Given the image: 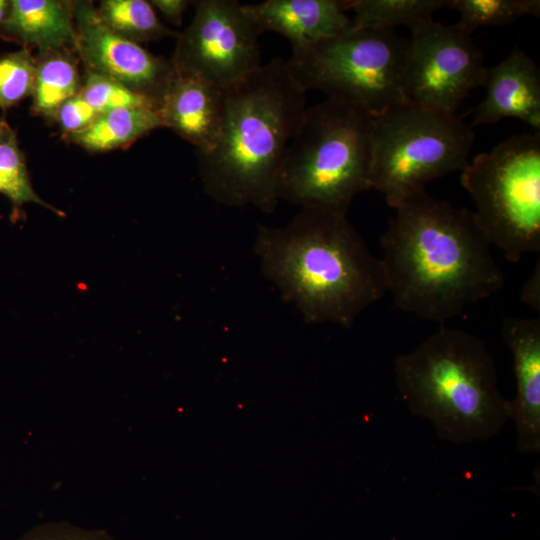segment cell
<instances>
[{
  "label": "cell",
  "instance_id": "cell-28",
  "mask_svg": "<svg viewBox=\"0 0 540 540\" xmlns=\"http://www.w3.org/2000/svg\"><path fill=\"white\" fill-rule=\"evenodd\" d=\"M150 3L168 21L180 25L183 15L191 2L188 0H151Z\"/></svg>",
  "mask_w": 540,
  "mask_h": 540
},
{
  "label": "cell",
  "instance_id": "cell-3",
  "mask_svg": "<svg viewBox=\"0 0 540 540\" xmlns=\"http://www.w3.org/2000/svg\"><path fill=\"white\" fill-rule=\"evenodd\" d=\"M306 92L281 58L224 89L218 140L197 154L203 188L214 201L274 211L278 174L307 108Z\"/></svg>",
  "mask_w": 540,
  "mask_h": 540
},
{
  "label": "cell",
  "instance_id": "cell-14",
  "mask_svg": "<svg viewBox=\"0 0 540 540\" xmlns=\"http://www.w3.org/2000/svg\"><path fill=\"white\" fill-rule=\"evenodd\" d=\"M156 112L162 125L194 145L197 154L208 153L220 134L224 89L176 72Z\"/></svg>",
  "mask_w": 540,
  "mask_h": 540
},
{
  "label": "cell",
  "instance_id": "cell-2",
  "mask_svg": "<svg viewBox=\"0 0 540 540\" xmlns=\"http://www.w3.org/2000/svg\"><path fill=\"white\" fill-rule=\"evenodd\" d=\"M254 252L262 274L307 323L351 327L387 294L380 258L346 214L302 208L283 227L259 225Z\"/></svg>",
  "mask_w": 540,
  "mask_h": 540
},
{
  "label": "cell",
  "instance_id": "cell-10",
  "mask_svg": "<svg viewBox=\"0 0 540 540\" xmlns=\"http://www.w3.org/2000/svg\"><path fill=\"white\" fill-rule=\"evenodd\" d=\"M404 72L406 102L456 114L470 92L483 86L487 68L470 34L433 19L410 29Z\"/></svg>",
  "mask_w": 540,
  "mask_h": 540
},
{
  "label": "cell",
  "instance_id": "cell-21",
  "mask_svg": "<svg viewBox=\"0 0 540 540\" xmlns=\"http://www.w3.org/2000/svg\"><path fill=\"white\" fill-rule=\"evenodd\" d=\"M445 7L460 15L455 24L472 35L484 26H504L524 16H539V0H445Z\"/></svg>",
  "mask_w": 540,
  "mask_h": 540
},
{
  "label": "cell",
  "instance_id": "cell-11",
  "mask_svg": "<svg viewBox=\"0 0 540 540\" xmlns=\"http://www.w3.org/2000/svg\"><path fill=\"white\" fill-rule=\"evenodd\" d=\"M75 49L87 72L113 79L151 100L156 110L176 74L171 60L156 56L111 30L89 1L72 2Z\"/></svg>",
  "mask_w": 540,
  "mask_h": 540
},
{
  "label": "cell",
  "instance_id": "cell-18",
  "mask_svg": "<svg viewBox=\"0 0 540 540\" xmlns=\"http://www.w3.org/2000/svg\"><path fill=\"white\" fill-rule=\"evenodd\" d=\"M80 74L75 59L66 51L40 55L36 61L32 109L35 113L55 119L60 106L80 93Z\"/></svg>",
  "mask_w": 540,
  "mask_h": 540
},
{
  "label": "cell",
  "instance_id": "cell-6",
  "mask_svg": "<svg viewBox=\"0 0 540 540\" xmlns=\"http://www.w3.org/2000/svg\"><path fill=\"white\" fill-rule=\"evenodd\" d=\"M475 135L456 114L410 102L373 116L370 187L395 208L439 177L462 171Z\"/></svg>",
  "mask_w": 540,
  "mask_h": 540
},
{
  "label": "cell",
  "instance_id": "cell-29",
  "mask_svg": "<svg viewBox=\"0 0 540 540\" xmlns=\"http://www.w3.org/2000/svg\"><path fill=\"white\" fill-rule=\"evenodd\" d=\"M11 6V0H0V26L6 20Z\"/></svg>",
  "mask_w": 540,
  "mask_h": 540
},
{
  "label": "cell",
  "instance_id": "cell-30",
  "mask_svg": "<svg viewBox=\"0 0 540 540\" xmlns=\"http://www.w3.org/2000/svg\"><path fill=\"white\" fill-rule=\"evenodd\" d=\"M8 128V124L3 119H0V137L5 133Z\"/></svg>",
  "mask_w": 540,
  "mask_h": 540
},
{
  "label": "cell",
  "instance_id": "cell-12",
  "mask_svg": "<svg viewBox=\"0 0 540 540\" xmlns=\"http://www.w3.org/2000/svg\"><path fill=\"white\" fill-rule=\"evenodd\" d=\"M501 334L511 351L516 379L515 398L509 400L516 425L517 446L524 453L540 452V317L503 320Z\"/></svg>",
  "mask_w": 540,
  "mask_h": 540
},
{
  "label": "cell",
  "instance_id": "cell-16",
  "mask_svg": "<svg viewBox=\"0 0 540 540\" xmlns=\"http://www.w3.org/2000/svg\"><path fill=\"white\" fill-rule=\"evenodd\" d=\"M0 34L24 45L38 47L40 55L75 49L72 2L11 0Z\"/></svg>",
  "mask_w": 540,
  "mask_h": 540
},
{
  "label": "cell",
  "instance_id": "cell-8",
  "mask_svg": "<svg viewBox=\"0 0 540 540\" xmlns=\"http://www.w3.org/2000/svg\"><path fill=\"white\" fill-rule=\"evenodd\" d=\"M409 41L393 29L350 27L292 52L287 63L306 90L357 104L373 116L405 103Z\"/></svg>",
  "mask_w": 540,
  "mask_h": 540
},
{
  "label": "cell",
  "instance_id": "cell-15",
  "mask_svg": "<svg viewBox=\"0 0 540 540\" xmlns=\"http://www.w3.org/2000/svg\"><path fill=\"white\" fill-rule=\"evenodd\" d=\"M261 34L276 32L287 38L292 52L340 33L351 25L347 0H267L244 4Z\"/></svg>",
  "mask_w": 540,
  "mask_h": 540
},
{
  "label": "cell",
  "instance_id": "cell-20",
  "mask_svg": "<svg viewBox=\"0 0 540 540\" xmlns=\"http://www.w3.org/2000/svg\"><path fill=\"white\" fill-rule=\"evenodd\" d=\"M97 12L111 30L138 44L178 36L160 21L150 1L103 0Z\"/></svg>",
  "mask_w": 540,
  "mask_h": 540
},
{
  "label": "cell",
  "instance_id": "cell-13",
  "mask_svg": "<svg viewBox=\"0 0 540 540\" xmlns=\"http://www.w3.org/2000/svg\"><path fill=\"white\" fill-rule=\"evenodd\" d=\"M483 86L486 95L475 109L472 125L516 118L540 131V72L522 49H513L500 63L487 68Z\"/></svg>",
  "mask_w": 540,
  "mask_h": 540
},
{
  "label": "cell",
  "instance_id": "cell-5",
  "mask_svg": "<svg viewBox=\"0 0 540 540\" xmlns=\"http://www.w3.org/2000/svg\"><path fill=\"white\" fill-rule=\"evenodd\" d=\"M373 115L327 97L306 108L284 155L277 199L302 208L347 214L370 187Z\"/></svg>",
  "mask_w": 540,
  "mask_h": 540
},
{
  "label": "cell",
  "instance_id": "cell-27",
  "mask_svg": "<svg viewBox=\"0 0 540 540\" xmlns=\"http://www.w3.org/2000/svg\"><path fill=\"white\" fill-rule=\"evenodd\" d=\"M521 301L532 310L540 313V262L538 261L531 276L520 290Z\"/></svg>",
  "mask_w": 540,
  "mask_h": 540
},
{
  "label": "cell",
  "instance_id": "cell-24",
  "mask_svg": "<svg viewBox=\"0 0 540 540\" xmlns=\"http://www.w3.org/2000/svg\"><path fill=\"white\" fill-rule=\"evenodd\" d=\"M80 93L99 114L129 107L156 110L155 104L148 98L113 79L90 72L86 74Z\"/></svg>",
  "mask_w": 540,
  "mask_h": 540
},
{
  "label": "cell",
  "instance_id": "cell-26",
  "mask_svg": "<svg viewBox=\"0 0 540 540\" xmlns=\"http://www.w3.org/2000/svg\"><path fill=\"white\" fill-rule=\"evenodd\" d=\"M99 113L78 93L65 101L58 109L55 120L68 136L90 125Z\"/></svg>",
  "mask_w": 540,
  "mask_h": 540
},
{
  "label": "cell",
  "instance_id": "cell-17",
  "mask_svg": "<svg viewBox=\"0 0 540 540\" xmlns=\"http://www.w3.org/2000/svg\"><path fill=\"white\" fill-rule=\"evenodd\" d=\"M159 127L163 125L154 109L119 108L100 113L69 139L90 152H104L127 146Z\"/></svg>",
  "mask_w": 540,
  "mask_h": 540
},
{
  "label": "cell",
  "instance_id": "cell-25",
  "mask_svg": "<svg viewBox=\"0 0 540 540\" xmlns=\"http://www.w3.org/2000/svg\"><path fill=\"white\" fill-rule=\"evenodd\" d=\"M19 540H116L102 529H86L66 521L39 524Z\"/></svg>",
  "mask_w": 540,
  "mask_h": 540
},
{
  "label": "cell",
  "instance_id": "cell-1",
  "mask_svg": "<svg viewBox=\"0 0 540 540\" xmlns=\"http://www.w3.org/2000/svg\"><path fill=\"white\" fill-rule=\"evenodd\" d=\"M394 209L380 260L400 310L443 325L502 289L504 274L473 211L426 189Z\"/></svg>",
  "mask_w": 540,
  "mask_h": 540
},
{
  "label": "cell",
  "instance_id": "cell-19",
  "mask_svg": "<svg viewBox=\"0 0 540 540\" xmlns=\"http://www.w3.org/2000/svg\"><path fill=\"white\" fill-rule=\"evenodd\" d=\"M445 7V0H347V10L354 13L353 28L409 29L429 21L433 13Z\"/></svg>",
  "mask_w": 540,
  "mask_h": 540
},
{
  "label": "cell",
  "instance_id": "cell-4",
  "mask_svg": "<svg viewBox=\"0 0 540 540\" xmlns=\"http://www.w3.org/2000/svg\"><path fill=\"white\" fill-rule=\"evenodd\" d=\"M393 367L408 410L429 420L440 440H487L510 419L494 359L474 334L442 326L414 350L397 356Z\"/></svg>",
  "mask_w": 540,
  "mask_h": 540
},
{
  "label": "cell",
  "instance_id": "cell-22",
  "mask_svg": "<svg viewBox=\"0 0 540 540\" xmlns=\"http://www.w3.org/2000/svg\"><path fill=\"white\" fill-rule=\"evenodd\" d=\"M0 193L10 200L14 209H19L26 203H36L61 214L34 191L24 155L10 127L0 137Z\"/></svg>",
  "mask_w": 540,
  "mask_h": 540
},
{
  "label": "cell",
  "instance_id": "cell-23",
  "mask_svg": "<svg viewBox=\"0 0 540 540\" xmlns=\"http://www.w3.org/2000/svg\"><path fill=\"white\" fill-rule=\"evenodd\" d=\"M36 60L23 48L0 58V108L7 109L32 95Z\"/></svg>",
  "mask_w": 540,
  "mask_h": 540
},
{
  "label": "cell",
  "instance_id": "cell-7",
  "mask_svg": "<svg viewBox=\"0 0 540 540\" xmlns=\"http://www.w3.org/2000/svg\"><path fill=\"white\" fill-rule=\"evenodd\" d=\"M477 224L509 262L540 251V133L513 135L461 171Z\"/></svg>",
  "mask_w": 540,
  "mask_h": 540
},
{
  "label": "cell",
  "instance_id": "cell-9",
  "mask_svg": "<svg viewBox=\"0 0 540 540\" xmlns=\"http://www.w3.org/2000/svg\"><path fill=\"white\" fill-rule=\"evenodd\" d=\"M257 26L234 0L195 2L171 59L178 74L225 89L261 66Z\"/></svg>",
  "mask_w": 540,
  "mask_h": 540
}]
</instances>
